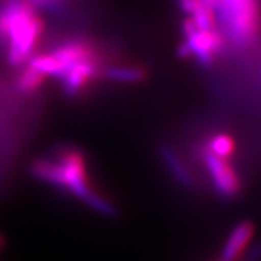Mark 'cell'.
<instances>
[{
  "label": "cell",
  "instance_id": "6da1fadb",
  "mask_svg": "<svg viewBox=\"0 0 261 261\" xmlns=\"http://www.w3.org/2000/svg\"><path fill=\"white\" fill-rule=\"evenodd\" d=\"M44 22L29 0H0V42L10 65L25 64L42 35Z\"/></svg>",
  "mask_w": 261,
  "mask_h": 261
},
{
  "label": "cell",
  "instance_id": "7a4b0ae2",
  "mask_svg": "<svg viewBox=\"0 0 261 261\" xmlns=\"http://www.w3.org/2000/svg\"><path fill=\"white\" fill-rule=\"evenodd\" d=\"M214 12L225 37L235 45H248L260 31L261 13L257 0H218Z\"/></svg>",
  "mask_w": 261,
  "mask_h": 261
},
{
  "label": "cell",
  "instance_id": "3957f363",
  "mask_svg": "<svg viewBox=\"0 0 261 261\" xmlns=\"http://www.w3.org/2000/svg\"><path fill=\"white\" fill-rule=\"evenodd\" d=\"M56 159L63 171L61 189L82 200V197L92 189L89 183V168L84 152L77 148H64L58 151Z\"/></svg>",
  "mask_w": 261,
  "mask_h": 261
},
{
  "label": "cell",
  "instance_id": "277c9868",
  "mask_svg": "<svg viewBox=\"0 0 261 261\" xmlns=\"http://www.w3.org/2000/svg\"><path fill=\"white\" fill-rule=\"evenodd\" d=\"M203 161H205V167L218 195L224 199H233L240 195L241 187H243L241 180L232 166L228 163V160L219 159L205 151Z\"/></svg>",
  "mask_w": 261,
  "mask_h": 261
},
{
  "label": "cell",
  "instance_id": "5b68a950",
  "mask_svg": "<svg viewBox=\"0 0 261 261\" xmlns=\"http://www.w3.org/2000/svg\"><path fill=\"white\" fill-rule=\"evenodd\" d=\"M100 70L102 68L99 65L97 57L71 65L60 79L63 83V93L67 97H77L90 84V82L100 75Z\"/></svg>",
  "mask_w": 261,
  "mask_h": 261
},
{
  "label": "cell",
  "instance_id": "8992f818",
  "mask_svg": "<svg viewBox=\"0 0 261 261\" xmlns=\"http://www.w3.org/2000/svg\"><path fill=\"white\" fill-rule=\"evenodd\" d=\"M186 45L190 51V57L203 67H211L214 63L215 56L221 51L224 45L222 35L216 31H199L196 29L193 34L186 37Z\"/></svg>",
  "mask_w": 261,
  "mask_h": 261
},
{
  "label": "cell",
  "instance_id": "52a82bcc",
  "mask_svg": "<svg viewBox=\"0 0 261 261\" xmlns=\"http://www.w3.org/2000/svg\"><path fill=\"white\" fill-rule=\"evenodd\" d=\"M255 228L251 221H243L237 224L229 232L224 248L221 251V261H237L244 252L247 251L248 245H251L252 237Z\"/></svg>",
  "mask_w": 261,
  "mask_h": 261
},
{
  "label": "cell",
  "instance_id": "ba28073f",
  "mask_svg": "<svg viewBox=\"0 0 261 261\" xmlns=\"http://www.w3.org/2000/svg\"><path fill=\"white\" fill-rule=\"evenodd\" d=\"M53 57L58 61V64L61 67V75L64 74L65 71L71 67V65L77 64L80 61L93 58L96 56L94 49L87 42L84 41H70L65 42L63 45L56 48L54 51H51ZM60 75V79H61Z\"/></svg>",
  "mask_w": 261,
  "mask_h": 261
},
{
  "label": "cell",
  "instance_id": "9c48e42d",
  "mask_svg": "<svg viewBox=\"0 0 261 261\" xmlns=\"http://www.w3.org/2000/svg\"><path fill=\"white\" fill-rule=\"evenodd\" d=\"M159 155L164 167L167 168L170 176L183 187H193L195 180L190 173V170L186 166V163L181 160L177 154V151L168 144H161L159 147Z\"/></svg>",
  "mask_w": 261,
  "mask_h": 261
},
{
  "label": "cell",
  "instance_id": "30bf717a",
  "mask_svg": "<svg viewBox=\"0 0 261 261\" xmlns=\"http://www.w3.org/2000/svg\"><path fill=\"white\" fill-rule=\"evenodd\" d=\"M100 75L112 83L138 84L148 77V71L145 67L138 64H116L102 68Z\"/></svg>",
  "mask_w": 261,
  "mask_h": 261
},
{
  "label": "cell",
  "instance_id": "8fae6325",
  "mask_svg": "<svg viewBox=\"0 0 261 261\" xmlns=\"http://www.w3.org/2000/svg\"><path fill=\"white\" fill-rule=\"evenodd\" d=\"M82 202L84 205H87L96 214L106 216V218H115L118 215V207L113 203L111 199H108L106 196L94 190L93 187L82 197Z\"/></svg>",
  "mask_w": 261,
  "mask_h": 261
},
{
  "label": "cell",
  "instance_id": "7c38bea8",
  "mask_svg": "<svg viewBox=\"0 0 261 261\" xmlns=\"http://www.w3.org/2000/svg\"><path fill=\"white\" fill-rule=\"evenodd\" d=\"M45 75L38 73L37 70H34L32 67L27 65L23 70L19 71L16 77V90L22 94H34L39 92V89L42 87V84L45 83Z\"/></svg>",
  "mask_w": 261,
  "mask_h": 261
},
{
  "label": "cell",
  "instance_id": "4fadbf2b",
  "mask_svg": "<svg viewBox=\"0 0 261 261\" xmlns=\"http://www.w3.org/2000/svg\"><path fill=\"white\" fill-rule=\"evenodd\" d=\"M235 147L237 145H235V141H233L232 137L221 132V134L214 135L211 140L207 141L206 151L214 154L216 157H219V159L228 160L235 152Z\"/></svg>",
  "mask_w": 261,
  "mask_h": 261
},
{
  "label": "cell",
  "instance_id": "5bb4252c",
  "mask_svg": "<svg viewBox=\"0 0 261 261\" xmlns=\"http://www.w3.org/2000/svg\"><path fill=\"white\" fill-rule=\"evenodd\" d=\"M190 18L193 19L196 28L199 31H214L216 27V16L214 9L207 8L203 3L197 6V9L190 15Z\"/></svg>",
  "mask_w": 261,
  "mask_h": 261
},
{
  "label": "cell",
  "instance_id": "9a60e30c",
  "mask_svg": "<svg viewBox=\"0 0 261 261\" xmlns=\"http://www.w3.org/2000/svg\"><path fill=\"white\" fill-rule=\"evenodd\" d=\"M237 261H261V241L250 245V250L244 252Z\"/></svg>",
  "mask_w": 261,
  "mask_h": 261
},
{
  "label": "cell",
  "instance_id": "2e32d148",
  "mask_svg": "<svg viewBox=\"0 0 261 261\" xmlns=\"http://www.w3.org/2000/svg\"><path fill=\"white\" fill-rule=\"evenodd\" d=\"M177 2L180 9L183 10L185 13H189V15H192L197 9V6L202 3L200 0H177Z\"/></svg>",
  "mask_w": 261,
  "mask_h": 261
},
{
  "label": "cell",
  "instance_id": "e0dca14e",
  "mask_svg": "<svg viewBox=\"0 0 261 261\" xmlns=\"http://www.w3.org/2000/svg\"><path fill=\"white\" fill-rule=\"evenodd\" d=\"M3 245H5V240H3V237L0 235V250L3 248Z\"/></svg>",
  "mask_w": 261,
  "mask_h": 261
},
{
  "label": "cell",
  "instance_id": "ac0fdd59",
  "mask_svg": "<svg viewBox=\"0 0 261 261\" xmlns=\"http://www.w3.org/2000/svg\"><path fill=\"white\" fill-rule=\"evenodd\" d=\"M218 261H221V260H218Z\"/></svg>",
  "mask_w": 261,
  "mask_h": 261
}]
</instances>
